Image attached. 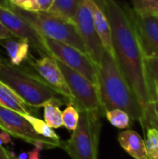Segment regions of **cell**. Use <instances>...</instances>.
Instances as JSON below:
<instances>
[{"label":"cell","instance_id":"6","mask_svg":"<svg viewBox=\"0 0 158 159\" xmlns=\"http://www.w3.org/2000/svg\"><path fill=\"white\" fill-rule=\"evenodd\" d=\"M58 61L69 89L73 96V104L80 112L90 111L103 115L97 85L90 82L88 78L71 69L62 62Z\"/></svg>","mask_w":158,"mask_h":159},{"label":"cell","instance_id":"14","mask_svg":"<svg viewBox=\"0 0 158 159\" xmlns=\"http://www.w3.org/2000/svg\"><path fill=\"white\" fill-rule=\"evenodd\" d=\"M120 146L134 159H148L144 140L134 130H124L117 137Z\"/></svg>","mask_w":158,"mask_h":159},{"label":"cell","instance_id":"9","mask_svg":"<svg viewBox=\"0 0 158 159\" xmlns=\"http://www.w3.org/2000/svg\"><path fill=\"white\" fill-rule=\"evenodd\" d=\"M74 23L79 33L86 48L87 55L98 67L105 51L101 38L95 29L93 16L89 7L88 0H82L75 14Z\"/></svg>","mask_w":158,"mask_h":159},{"label":"cell","instance_id":"3","mask_svg":"<svg viewBox=\"0 0 158 159\" xmlns=\"http://www.w3.org/2000/svg\"><path fill=\"white\" fill-rule=\"evenodd\" d=\"M0 81L13 89L27 106L41 108L48 102L59 105L70 101L49 87L42 78L34 75L0 58Z\"/></svg>","mask_w":158,"mask_h":159},{"label":"cell","instance_id":"10","mask_svg":"<svg viewBox=\"0 0 158 159\" xmlns=\"http://www.w3.org/2000/svg\"><path fill=\"white\" fill-rule=\"evenodd\" d=\"M0 20L4 26L17 38L27 39L30 46L41 52L43 55H50L47 47L45 37L32 26L21 16L16 13L11 7L0 3Z\"/></svg>","mask_w":158,"mask_h":159},{"label":"cell","instance_id":"20","mask_svg":"<svg viewBox=\"0 0 158 159\" xmlns=\"http://www.w3.org/2000/svg\"><path fill=\"white\" fill-rule=\"evenodd\" d=\"M144 66L150 89L156 96L155 88L158 86V57H144Z\"/></svg>","mask_w":158,"mask_h":159},{"label":"cell","instance_id":"29","mask_svg":"<svg viewBox=\"0 0 158 159\" xmlns=\"http://www.w3.org/2000/svg\"><path fill=\"white\" fill-rule=\"evenodd\" d=\"M0 159H16L14 157H12L7 150H6L4 147L0 148Z\"/></svg>","mask_w":158,"mask_h":159},{"label":"cell","instance_id":"17","mask_svg":"<svg viewBox=\"0 0 158 159\" xmlns=\"http://www.w3.org/2000/svg\"><path fill=\"white\" fill-rule=\"evenodd\" d=\"M82 0H54L53 5L47 12L74 21Z\"/></svg>","mask_w":158,"mask_h":159},{"label":"cell","instance_id":"18","mask_svg":"<svg viewBox=\"0 0 158 159\" xmlns=\"http://www.w3.org/2000/svg\"><path fill=\"white\" fill-rule=\"evenodd\" d=\"M59 104L55 102H47L44 108V121L52 129L62 127V112L59 108Z\"/></svg>","mask_w":158,"mask_h":159},{"label":"cell","instance_id":"11","mask_svg":"<svg viewBox=\"0 0 158 159\" xmlns=\"http://www.w3.org/2000/svg\"><path fill=\"white\" fill-rule=\"evenodd\" d=\"M130 10L144 57H158V15L137 14Z\"/></svg>","mask_w":158,"mask_h":159},{"label":"cell","instance_id":"13","mask_svg":"<svg viewBox=\"0 0 158 159\" xmlns=\"http://www.w3.org/2000/svg\"><path fill=\"white\" fill-rule=\"evenodd\" d=\"M89 7L92 12L93 21L95 29L101 38L102 46L108 53L114 56L113 42H112V30L109 20L103 12V10L99 7V5L94 0H88Z\"/></svg>","mask_w":158,"mask_h":159},{"label":"cell","instance_id":"12","mask_svg":"<svg viewBox=\"0 0 158 159\" xmlns=\"http://www.w3.org/2000/svg\"><path fill=\"white\" fill-rule=\"evenodd\" d=\"M39 76L54 90L67 98L73 103V96L57 60L49 55H43L32 62Z\"/></svg>","mask_w":158,"mask_h":159},{"label":"cell","instance_id":"31","mask_svg":"<svg viewBox=\"0 0 158 159\" xmlns=\"http://www.w3.org/2000/svg\"><path fill=\"white\" fill-rule=\"evenodd\" d=\"M153 107H154V110H155V114L157 117L158 120V100L156 99L154 102H153Z\"/></svg>","mask_w":158,"mask_h":159},{"label":"cell","instance_id":"28","mask_svg":"<svg viewBox=\"0 0 158 159\" xmlns=\"http://www.w3.org/2000/svg\"><path fill=\"white\" fill-rule=\"evenodd\" d=\"M42 149L39 148V147H34V149H33L31 152H29L27 159H40L39 156H40V151Z\"/></svg>","mask_w":158,"mask_h":159},{"label":"cell","instance_id":"22","mask_svg":"<svg viewBox=\"0 0 158 159\" xmlns=\"http://www.w3.org/2000/svg\"><path fill=\"white\" fill-rule=\"evenodd\" d=\"M145 147L148 159H158V128H149L145 131Z\"/></svg>","mask_w":158,"mask_h":159},{"label":"cell","instance_id":"30","mask_svg":"<svg viewBox=\"0 0 158 159\" xmlns=\"http://www.w3.org/2000/svg\"><path fill=\"white\" fill-rule=\"evenodd\" d=\"M0 140H1V142H2L3 143H9V142H10L9 134L7 133V132H5V131H3V132L0 134Z\"/></svg>","mask_w":158,"mask_h":159},{"label":"cell","instance_id":"19","mask_svg":"<svg viewBox=\"0 0 158 159\" xmlns=\"http://www.w3.org/2000/svg\"><path fill=\"white\" fill-rule=\"evenodd\" d=\"M24 118L31 124L34 131L39 134L42 137L47 138V139H53V140H60V137L58 134L53 130L52 128H50L44 120L35 117L34 116H32L31 114L23 115Z\"/></svg>","mask_w":158,"mask_h":159},{"label":"cell","instance_id":"15","mask_svg":"<svg viewBox=\"0 0 158 159\" xmlns=\"http://www.w3.org/2000/svg\"><path fill=\"white\" fill-rule=\"evenodd\" d=\"M2 42L4 48L7 50L11 64L19 66L27 59L30 49V43L27 39H16L15 37H13L4 39L2 40Z\"/></svg>","mask_w":158,"mask_h":159},{"label":"cell","instance_id":"4","mask_svg":"<svg viewBox=\"0 0 158 159\" xmlns=\"http://www.w3.org/2000/svg\"><path fill=\"white\" fill-rule=\"evenodd\" d=\"M11 8L34 26L44 37L65 43L87 54L85 46L74 21L47 11L30 12L14 6Z\"/></svg>","mask_w":158,"mask_h":159},{"label":"cell","instance_id":"33","mask_svg":"<svg viewBox=\"0 0 158 159\" xmlns=\"http://www.w3.org/2000/svg\"><path fill=\"white\" fill-rule=\"evenodd\" d=\"M94 1H95V2H96L97 4H99V3H100V2H102V0H94Z\"/></svg>","mask_w":158,"mask_h":159},{"label":"cell","instance_id":"1","mask_svg":"<svg viewBox=\"0 0 158 159\" xmlns=\"http://www.w3.org/2000/svg\"><path fill=\"white\" fill-rule=\"evenodd\" d=\"M99 7L105 13L112 30L114 58L124 77L137 95L144 112V131L158 128L153 102L156 97L150 89L142 53L130 7L116 0H102Z\"/></svg>","mask_w":158,"mask_h":159},{"label":"cell","instance_id":"16","mask_svg":"<svg viewBox=\"0 0 158 159\" xmlns=\"http://www.w3.org/2000/svg\"><path fill=\"white\" fill-rule=\"evenodd\" d=\"M0 106L21 115L30 114L28 106L24 103L20 97L2 81H0Z\"/></svg>","mask_w":158,"mask_h":159},{"label":"cell","instance_id":"26","mask_svg":"<svg viewBox=\"0 0 158 159\" xmlns=\"http://www.w3.org/2000/svg\"><path fill=\"white\" fill-rule=\"evenodd\" d=\"M54 0H36V3L39 7V11H48L53 5Z\"/></svg>","mask_w":158,"mask_h":159},{"label":"cell","instance_id":"5","mask_svg":"<svg viewBox=\"0 0 158 159\" xmlns=\"http://www.w3.org/2000/svg\"><path fill=\"white\" fill-rule=\"evenodd\" d=\"M101 114L83 111L79 122L70 139L62 143L61 148L72 159H98L99 139L101 132Z\"/></svg>","mask_w":158,"mask_h":159},{"label":"cell","instance_id":"2","mask_svg":"<svg viewBox=\"0 0 158 159\" xmlns=\"http://www.w3.org/2000/svg\"><path fill=\"white\" fill-rule=\"evenodd\" d=\"M97 87L103 115L113 109H121L130 118L145 125V116L141 102L124 77L114 56L104 51L97 67Z\"/></svg>","mask_w":158,"mask_h":159},{"label":"cell","instance_id":"24","mask_svg":"<svg viewBox=\"0 0 158 159\" xmlns=\"http://www.w3.org/2000/svg\"><path fill=\"white\" fill-rule=\"evenodd\" d=\"M132 10L137 14L158 15V0H132Z\"/></svg>","mask_w":158,"mask_h":159},{"label":"cell","instance_id":"21","mask_svg":"<svg viewBox=\"0 0 158 159\" xmlns=\"http://www.w3.org/2000/svg\"><path fill=\"white\" fill-rule=\"evenodd\" d=\"M107 120L115 128L120 129H128L130 126V116L121 109H113L105 112Z\"/></svg>","mask_w":158,"mask_h":159},{"label":"cell","instance_id":"23","mask_svg":"<svg viewBox=\"0 0 158 159\" xmlns=\"http://www.w3.org/2000/svg\"><path fill=\"white\" fill-rule=\"evenodd\" d=\"M79 111L76 107L69 102L65 110L62 112V125L70 131H74L79 122Z\"/></svg>","mask_w":158,"mask_h":159},{"label":"cell","instance_id":"25","mask_svg":"<svg viewBox=\"0 0 158 159\" xmlns=\"http://www.w3.org/2000/svg\"><path fill=\"white\" fill-rule=\"evenodd\" d=\"M14 7L30 12L39 11V7L36 3V0H9Z\"/></svg>","mask_w":158,"mask_h":159},{"label":"cell","instance_id":"7","mask_svg":"<svg viewBox=\"0 0 158 159\" xmlns=\"http://www.w3.org/2000/svg\"><path fill=\"white\" fill-rule=\"evenodd\" d=\"M0 129L9 135L41 149L61 147L62 145L61 140L47 139L37 134L23 115L2 106H0Z\"/></svg>","mask_w":158,"mask_h":159},{"label":"cell","instance_id":"8","mask_svg":"<svg viewBox=\"0 0 158 159\" xmlns=\"http://www.w3.org/2000/svg\"><path fill=\"white\" fill-rule=\"evenodd\" d=\"M45 41L52 57L97 85V67L86 53L50 38L45 37Z\"/></svg>","mask_w":158,"mask_h":159},{"label":"cell","instance_id":"27","mask_svg":"<svg viewBox=\"0 0 158 159\" xmlns=\"http://www.w3.org/2000/svg\"><path fill=\"white\" fill-rule=\"evenodd\" d=\"M13 37L15 36L4 26V24L0 20V41L7 39V38H13Z\"/></svg>","mask_w":158,"mask_h":159},{"label":"cell","instance_id":"32","mask_svg":"<svg viewBox=\"0 0 158 159\" xmlns=\"http://www.w3.org/2000/svg\"><path fill=\"white\" fill-rule=\"evenodd\" d=\"M155 91H156V99L158 100V86H156L155 88Z\"/></svg>","mask_w":158,"mask_h":159}]
</instances>
